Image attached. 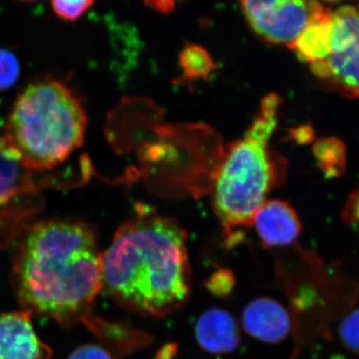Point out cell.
I'll return each instance as SVG.
<instances>
[{"label":"cell","mask_w":359,"mask_h":359,"mask_svg":"<svg viewBox=\"0 0 359 359\" xmlns=\"http://www.w3.org/2000/svg\"><path fill=\"white\" fill-rule=\"evenodd\" d=\"M280 97L264 96L247 133L231 146L215 186V211L226 233L250 226L273 188L276 168L269 142L278 126Z\"/></svg>","instance_id":"obj_4"},{"label":"cell","mask_w":359,"mask_h":359,"mask_svg":"<svg viewBox=\"0 0 359 359\" xmlns=\"http://www.w3.org/2000/svg\"><path fill=\"white\" fill-rule=\"evenodd\" d=\"M255 229L266 247L278 248L292 245L302 233V224L289 203L280 200L264 202L254 219Z\"/></svg>","instance_id":"obj_8"},{"label":"cell","mask_w":359,"mask_h":359,"mask_svg":"<svg viewBox=\"0 0 359 359\" xmlns=\"http://www.w3.org/2000/svg\"><path fill=\"white\" fill-rule=\"evenodd\" d=\"M87 118L79 99L57 81L29 85L14 103L4 140L27 169H52L83 144Z\"/></svg>","instance_id":"obj_3"},{"label":"cell","mask_w":359,"mask_h":359,"mask_svg":"<svg viewBox=\"0 0 359 359\" xmlns=\"http://www.w3.org/2000/svg\"><path fill=\"white\" fill-rule=\"evenodd\" d=\"M250 27L266 41L290 47L327 11L316 0H240Z\"/></svg>","instance_id":"obj_5"},{"label":"cell","mask_w":359,"mask_h":359,"mask_svg":"<svg viewBox=\"0 0 359 359\" xmlns=\"http://www.w3.org/2000/svg\"><path fill=\"white\" fill-rule=\"evenodd\" d=\"M358 40H359V6L340 7L334 14H332L330 54L344 50Z\"/></svg>","instance_id":"obj_11"},{"label":"cell","mask_w":359,"mask_h":359,"mask_svg":"<svg viewBox=\"0 0 359 359\" xmlns=\"http://www.w3.org/2000/svg\"><path fill=\"white\" fill-rule=\"evenodd\" d=\"M182 0H146V4L151 8L156 9L163 13H169L174 11L178 2Z\"/></svg>","instance_id":"obj_21"},{"label":"cell","mask_w":359,"mask_h":359,"mask_svg":"<svg viewBox=\"0 0 359 359\" xmlns=\"http://www.w3.org/2000/svg\"><path fill=\"white\" fill-rule=\"evenodd\" d=\"M23 1H36V0H23Z\"/></svg>","instance_id":"obj_24"},{"label":"cell","mask_w":359,"mask_h":359,"mask_svg":"<svg viewBox=\"0 0 359 359\" xmlns=\"http://www.w3.org/2000/svg\"><path fill=\"white\" fill-rule=\"evenodd\" d=\"M25 309L0 316V359H49L52 351L35 332Z\"/></svg>","instance_id":"obj_6"},{"label":"cell","mask_w":359,"mask_h":359,"mask_svg":"<svg viewBox=\"0 0 359 359\" xmlns=\"http://www.w3.org/2000/svg\"><path fill=\"white\" fill-rule=\"evenodd\" d=\"M180 65L185 79H200L208 77L215 69L214 60L209 52L199 45L187 44L180 55Z\"/></svg>","instance_id":"obj_14"},{"label":"cell","mask_w":359,"mask_h":359,"mask_svg":"<svg viewBox=\"0 0 359 359\" xmlns=\"http://www.w3.org/2000/svg\"><path fill=\"white\" fill-rule=\"evenodd\" d=\"M242 327L250 337L264 344H280L292 330V318L280 302L269 297L252 299L242 314Z\"/></svg>","instance_id":"obj_7"},{"label":"cell","mask_w":359,"mask_h":359,"mask_svg":"<svg viewBox=\"0 0 359 359\" xmlns=\"http://www.w3.org/2000/svg\"><path fill=\"white\" fill-rule=\"evenodd\" d=\"M313 155L318 166L330 178L341 176L346 168V149L337 138H323L313 146Z\"/></svg>","instance_id":"obj_12"},{"label":"cell","mask_w":359,"mask_h":359,"mask_svg":"<svg viewBox=\"0 0 359 359\" xmlns=\"http://www.w3.org/2000/svg\"><path fill=\"white\" fill-rule=\"evenodd\" d=\"M20 74V66L13 52L0 48V90L13 87Z\"/></svg>","instance_id":"obj_18"},{"label":"cell","mask_w":359,"mask_h":359,"mask_svg":"<svg viewBox=\"0 0 359 359\" xmlns=\"http://www.w3.org/2000/svg\"><path fill=\"white\" fill-rule=\"evenodd\" d=\"M68 359H114L110 351L98 344H82L72 351Z\"/></svg>","instance_id":"obj_19"},{"label":"cell","mask_w":359,"mask_h":359,"mask_svg":"<svg viewBox=\"0 0 359 359\" xmlns=\"http://www.w3.org/2000/svg\"><path fill=\"white\" fill-rule=\"evenodd\" d=\"M344 219L347 224L359 230V187L347 201L344 210Z\"/></svg>","instance_id":"obj_20"},{"label":"cell","mask_w":359,"mask_h":359,"mask_svg":"<svg viewBox=\"0 0 359 359\" xmlns=\"http://www.w3.org/2000/svg\"><path fill=\"white\" fill-rule=\"evenodd\" d=\"M236 278L233 271L228 269H219L208 278L205 285L215 297L226 299L235 290Z\"/></svg>","instance_id":"obj_16"},{"label":"cell","mask_w":359,"mask_h":359,"mask_svg":"<svg viewBox=\"0 0 359 359\" xmlns=\"http://www.w3.org/2000/svg\"><path fill=\"white\" fill-rule=\"evenodd\" d=\"M325 1L335 2V1H339V0H325Z\"/></svg>","instance_id":"obj_23"},{"label":"cell","mask_w":359,"mask_h":359,"mask_svg":"<svg viewBox=\"0 0 359 359\" xmlns=\"http://www.w3.org/2000/svg\"><path fill=\"white\" fill-rule=\"evenodd\" d=\"M11 278L22 309L63 325L88 320L103 290L95 233L73 222L35 224L18 247Z\"/></svg>","instance_id":"obj_1"},{"label":"cell","mask_w":359,"mask_h":359,"mask_svg":"<svg viewBox=\"0 0 359 359\" xmlns=\"http://www.w3.org/2000/svg\"><path fill=\"white\" fill-rule=\"evenodd\" d=\"M95 0H51L54 13L66 21L79 20L93 6Z\"/></svg>","instance_id":"obj_17"},{"label":"cell","mask_w":359,"mask_h":359,"mask_svg":"<svg viewBox=\"0 0 359 359\" xmlns=\"http://www.w3.org/2000/svg\"><path fill=\"white\" fill-rule=\"evenodd\" d=\"M4 143H6V140H4V138H0V150H1V148L4 147Z\"/></svg>","instance_id":"obj_22"},{"label":"cell","mask_w":359,"mask_h":359,"mask_svg":"<svg viewBox=\"0 0 359 359\" xmlns=\"http://www.w3.org/2000/svg\"><path fill=\"white\" fill-rule=\"evenodd\" d=\"M339 334L347 351L359 355V308L353 309L341 320Z\"/></svg>","instance_id":"obj_15"},{"label":"cell","mask_w":359,"mask_h":359,"mask_svg":"<svg viewBox=\"0 0 359 359\" xmlns=\"http://www.w3.org/2000/svg\"><path fill=\"white\" fill-rule=\"evenodd\" d=\"M195 337L203 351L212 354L231 353L241 344V328L235 316L224 309L212 308L201 313Z\"/></svg>","instance_id":"obj_9"},{"label":"cell","mask_w":359,"mask_h":359,"mask_svg":"<svg viewBox=\"0 0 359 359\" xmlns=\"http://www.w3.org/2000/svg\"><path fill=\"white\" fill-rule=\"evenodd\" d=\"M21 167L18 156L4 143L0 150V205L6 203L20 189Z\"/></svg>","instance_id":"obj_13"},{"label":"cell","mask_w":359,"mask_h":359,"mask_svg":"<svg viewBox=\"0 0 359 359\" xmlns=\"http://www.w3.org/2000/svg\"><path fill=\"white\" fill-rule=\"evenodd\" d=\"M332 34V13L327 9L323 15L316 18L301 33L290 48L297 51L302 62L311 63L325 60L330 54Z\"/></svg>","instance_id":"obj_10"},{"label":"cell","mask_w":359,"mask_h":359,"mask_svg":"<svg viewBox=\"0 0 359 359\" xmlns=\"http://www.w3.org/2000/svg\"><path fill=\"white\" fill-rule=\"evenodd\" d=\"M102 283L135 313L163 318L178 311L192 292L185 230L151 209L137 210L102 254Z\"/></svg>","instance_id":"obj_2"}]
</instances>
